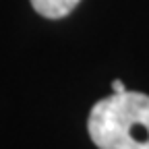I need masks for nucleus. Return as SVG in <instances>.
<instances>
[{
    "label": "nucleus",
    "instance_id": "nucleus-2",
    "mask_svg": "<svg viewBox=\"0 0 149 149\" xmlns=\"http://www.w3.org/2000/svg\"><path fill=\"white\" fill-rule=\"evenodd\" d=\"M81 0H31L33 8L46 19H62L77 8Z\"/></svg>",
    "mask_w": 149,
    "mask_h": 149
},
{
    "label": "nucleus",
    "instance_id": "nucleus-1",
    "mask_svg": "<svg viewBox=\"0 0 149 149\" xmlns=\"http://www.w3.org/2000/svg\"><path fill=\"white\" fill-rule=\"evenodd\" d=\"M87 128L100 149H149V95L124 91L100 100Z\"/></svg>",
    "mask_w": 149,
    "mask_h": 149
},
{
    "label": "nucleus",
    "instance_id": "nucleus-3",
    "mask_svg": "<svg viewBox=\"0 0 149 149\" xmlns=\"http://www.w3.org/2000/svg\"><path fill=\"white\" fill-rule=\"evenodd\" d=\"M112 91H114V93H124V91H126V87L122 85V81H118V79H116L114 83H112Z\"/></svg>",
    "mask_w": 149,
    "mask_h": 149
}]
</instances>
